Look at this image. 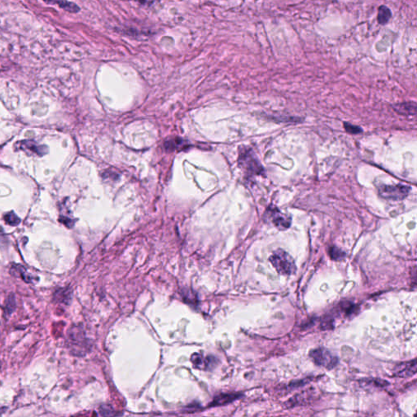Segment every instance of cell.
Here are the masks:
<instances>
[{
	"instance_id": "6da1fadb",
	"label": "cell",
	"mask_w": 417,
	"mask_h": 417,
	"mask_svg": "<svg viewBox=\"0 0 417 417\" xmlns=\"http://www.w3.org/2000/svg\"><path fill=\"white\" fill-rule=\"evenodd\" d=\"M270 262L280 275H293L297 267L294 258L283 250H277L270 257Z\"/></svg>"
},
{
	"instance_id": "7a4b0ae2",
	"label": "cell",
	"mask_w": 417,
	"mask_h": 417,
	"mask_svg": "<svg viewBox=\"0 0 417 417\" xmlns=\"http://www.w3.org/2000/svg\"><path fill=\"white\" fill-rule=\"evenodd\" d=\"M68 341L71 351L73 352L76 355H83L90 350L92 347L83 328L78 326L73 327L70 330Z\"/></svg>"
},
{
	"instance_id": "3957f363",
	"label": "cell",
	"mask_w": 417,
	"mask_h": 417,
	"mask_svg": "<svg viewBox=\"0 0 417 417\" xmlns=\"http://www.w3.org/2000/svg\"><path fill=\"white\" fill-rule=\"evenodd\" d=\"M313 361L319 366L327 369H332L338 364V358L327 349L324 348L313 349L310 353Z\"/></svg>"
},
{
	"instance_id": "277c9868",
	"label": "cell",
	"mask_w": 417,
	"mask_h": 417,
	"mask_svg": "<svg viewBox=\"0 0 417 417\" xmlns=\"http://www.w3.org/2000/svg\"><path fill=\"white\" fill-rule=\"evenodd\" d=\"M411 187L407 185H382L379 187V193L385 199L403 200L408 197Z\"/></svg>"
},
{
	"instance_id": "5b68a950",
	"label": "cell",
	"mask_w": 417,
	"mask_h": 417,
	"mask_svg": "<svg viewBox=\"0 0 417 417\" xmlns=\"http://www.w3.org/2000/svg\"><path fill=\"white\" fill-rule=\"evenodd\" d=\"M239 162L240 165L251 175H261L263 173V168L255 158L252 151L248 149L240 153Z\"/></svg>"
},
{
	"instance_id": "8992f818",
	"label": "cell",
	"mask_w": 417,
	"mask_h": 417,
	"mask_svg": "<svg viewBox=\"0 0 417 417\" xmlns=\"http://www.w3.org/2000/svg\"><path fill=\"white\" fill-rule=\"evenodd\" d=\"M268 213L272 223L279 230H287L291 225V217L282 213L276 207H271L268 208Z\"/></svg>"
},
{
	"instance_id": "52a82bcc",
	"label": "cell",
	"mask_w": 417,
	"mask_h": 417,
	"mask_svg": "<svg viewBox=\"0 0 417 417\" xmlns=\"http://www.w3.org/2000/svg\"><path fill=\"white\" fill-rule=\"evenodd\" d=\"M417 360L413 359V361L406 362L403 364H398L394 369L396 376L403 378H407L415 375L417 373Z\"/></svg>"
},
{
	"instance_id": "ba28073f",
	"label": "cell",
	"mask_w": 417,
	"mask_h": 417,
	"mask_svg": "<svg viewBox=\"0 0 417 417\" xmlns=\"http://www.w3.org/2000/svg\"><path fill=\"white\" fill-rule=\"evenodd\" d=\"M191 361L194 367L199 369H211L216 364L215 358L212 356L205 357L202 354H194L192 355Z\"/></svg>"
},
{
	"instance_id": "9c48e42d",
	"label": "cell",
	"mask_w": 417,
	"mask_h": 417,
	"mask_svg": "<svg viewBox=\"0 0 417 417\" xmlns=\"http://www.w3.org/2000/svg\"><path fill=\"white\" fill-rule=\"evenodd\" d=\"M242 394H223L215 397L209 406L217 407V406L227 405L240 398Z\"/></svg>"
},
{
	"instance_id": "30bf717a",
	"label": "cell",
	"mask_w": 417,
	"mask_h": 417,
	"mask_svg": "<svg viewBox=\"0 0 417 417\" xmlns=\"http://www.w3.org/2000/svg\"><path fill=\"white\" fill-rule=\"evenodd\" d=\"M44 1L46 3H50V4L59 5V7L63 8L67 12L76 13V12H79V10H80L78 5H76L73 2L66 1V0H44Z\"/></svg>"
},
{
	"instance_id": "8fae6325",
	"label": "cell",
	"mask_w": 417,
	"mask_h": 417,
	"mask_svg": "<svg viewBox=\"0 0 417 417\" xmlns=\"http://www.w3.org/2000/svg\"><path fill=\"white\" fill-rule=\"evenodd\" d=\"M394 109L398 114L403 115H415L417 113V104L414 102L403 103L396 104Z\"/></svg>"
},
{
	"instance_id": "7c38bea8",
	"label": "cell",
	"mask_w": 417,
	"mask_h": 417,
	"mask_svg": "<svg viewBox=\"0 0 417 417\" xmlns=\"http://www.w3.org/2000/svg\"><path fill=\"white\" fill-rule=\"evenodd\" d=\"M392 17V12L388 7L385 5H381L378 8L377 13V22L381 25L387 24Z\"/></svg>"
},
{
	"instance_id": "4fadbf2b",
	"label": "cell",
	"mask_w": 417,
	"mask_h": 417,
	"mask_svg": "<svg viewBox=\"0 0 417 417\" xmlns=\"http://www.w3.org/2000/svg\"><path fill=\"white\" fill-rule=\"evenodd\" d=\"M12 272L13 273L12 275H17L20 278L24 279L25 282H31L34 279V277H32L29 273H28L24 267L20 266V265L12 266Z\"/></svg>"
},
{
	"instance_id": "5bb4252c",
	"label": "cell",
	"mask_w": 417,
	"mask_h": 417,
	"mask_svg": "<svg viewBox=\"0 0 417 417\" xmlns=\"http://www.w3.org/2000/svg\"><path fill=\"white\" fill-rule=\"evenodd\" d=\"M55 299L59 302L68 304L69 301H70V292L69 291L68 289H59L55 294Z\"/></svg>"
},
{
	"instance_id": "9a60e30c",
	"label": "cell",
	"mask_w": 417,
	"mask_h": 417,
	"mask_svg": "<svg viewBox=\"0 0 417 417\" xmlns=\"http://www.w3.org/2000/svg\"><path fill=\"white\" fill-rule=\"evenodd\" d=\"M329 255L331 258L333 260H342L346 256V254L344 252H342V250H339L337 247H331Z\"/></svg>"
},
{
	"instance_id": "2e32d148",
	"label": "cell",
	"mask_w": 417,
	"mask_h": 417,
	"mask_svg": "<svg viewBox=\"0 0 417 417\" xmlns=\"http://www.w3.org/2000/svg\"><path fill=\"white\" fill-rule=\"evenodd\" d=\"M4 220L7 224L12 226H17L20 223V219L14 213H8L4 216Z\"/></svg>"
},
{
	"instance_id": "e0dca14e",
	"label": "cell",
	"mask_w": 417,
	"mask_h": 417,
	"mask_svg": "<svg viewBox=\"0 0 417 417\" xmlns=\"http://www.w3.org/2000/svg\"><path fill=\"white\" fill-rule=\"evenodd\" d=\"M345 130L348 132V133L350 134H359L363 132V130H362L359 126H353L351 124L348 123V122H346L344 124Z\"/></svg>"
},
{
	"instance_id": "ac0fdd59",
	"label": "cell",
	"mask_w": 417,
	"mask_h": 417,
	"mask_svg": "<svg viewBox=\"0 0 417 417\" xmlns=\"http://www.w3.org/2000/svg\"><path fill=\"white\" fill-rule=\"evenodd\" d=\"M100 415L101 416H114V411L112 409L110 406L103 405L100 407Z\"/></svg>"
},
{
	"instance_id": "d6986e66",
	"label": "cell",
	"mask_w": 417,
	"mask_h": 417,
	"mask_svg": "<svg viewBox=\"0 0 417 417\" xmlns=\"http://www.w3.org/2000/svg\"><path fill=\"white\" fill-rule=\"evenodd\" d=\"M135 2H138L139 4L144 5V6H151L153 4L156 0H131Z\"/></svg>"
}]
</instances>
